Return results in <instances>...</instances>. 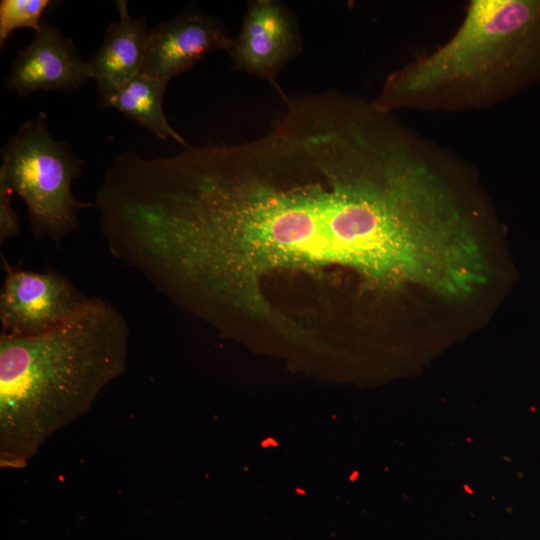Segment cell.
<instances>
[{
  "mask_svg": "<svg viewBox=\"0 0 540 540\" xmlns=\"http://www.w3.org/2000/svg\"><path fill=\"white\" fill-rule=\"evenodd\" d=\"M260 136L161 158L137 201L139 272L209 318L268 313L264 277L341 266L424 286L442 259L433 190L391 117L338 90L285 101Z\"/></svg>",
  "mask_w": 540,
  "mask_h": 540,
  "instance_id": "1",
  "label": "cell"
},
{
  "mask_svg": "<svg viewBox=\"0 0 540 540\" xmlns=\"http://www.w3.org/2000/svg\"><path fill=\"white\" fill-rule=\"evenodd\" d=\"M129 328L92 297L45 333L0 335V466L21 469L58 430L85 415L126 369Z\"/></svg>",
  "mask_w": 540,
  "mask_h": 540,
  "instance_id": "2",
  "label": "cell"
},
{
  "mask_svg": "<svg viewBox=\"0 0 540 540\" xmlns=\"http://www.w3.org/2000/svg\"><path fill=\"white\" fill-rule=\"evenodd\" d=\"M540 84V0H471L451 37L393 70L379 110L462 113L496 107Z\"/></svg>",
  "mask_w": 540,
  "mask_h": 540,
  "instance_id": "3",
  "label": "cell"
},
{
  "mask_svg": "<svg viewBox=\"0 0 540 540\" xmlns=\"http://www.w3.org/2000/svg\"><path fill=\"white\" fill-rule=\"evenodd\" d=\"M1 159L0 179L24 201L36 239L59 245L79 228V211L94 205L72 193L84 161L68 142L52 137L45 112L20 125L1 149Z\"/></svg>",
  "mask_w": 540,
  "mask_h": 540,
  "instance_id": "4",
  "label": "cell"
},
{
  "mask_svg": "<svg viewBox=\"0 0 540 540\" xmlns=\"http://www.w3.org/2000/svg\"><path fill=\"white\" fill-rule=\"evenodd\" d=\"M4 281L0 291L1 333H45L80 312L92 297L80 292L55 269L37 272L14 266L1 254Z\"/></svg>",
  "mask_w": 540,
  "mask_h": 540,
  "instance_id": "5",
  "label": "cell"
},
{
  "mask_svg": "<svg viewBox=\"0 0 540 540\" xmlns=\"http://www.w3.org/2000/svg\"><path fill=\"white\" fill-rule=\"evenodd\" d=\"M301 48L297 21L287 6L276 0H255L248 5L229 54L236 70L265 79L285 101L288 96L277 77Z\"/></svg>",
  "mask_w": 540,
  "mask_h": 540,
  "instance_id": "6",
  "label": "cell"
},
{
  "mask_svg": "<svg viewBox=\"0 0 540 540\" xmlns=\"http://www.w3.org/2000/svg\"><path fill=\"white\" fill-rule=\"evenodd\" d=\"M233 38L218 19L186 10L149 31L141 74L170 81L206 54L230 51Z\"/></svg>",
  "mask_w": 540,
  "mask_h": 540,
  "instance_id": "7",
  "label": "cell"
},
{
  "mask_svg": "<svg viewBox=\"0 0 540 540\" xmlns=\"http://www.w3.org/2000/svg\"><path fill=\"white\" fill-rule=\"evenodd\" d=\"M91 78L89 62L72 40L43 20L30 44L13 59L5 85L25 97L39 91L72 92Z\"/></svg>",
  "mask_w": 540,
  "mask_h": 540,
  "instance_id": "8",
  "label": "cell"
},
{
  "mask_svg": "<svg viewBox=\"0 0 540 540\" xmlns=\"http://www.w3.org/2000/svg\"><path fill=\"white\" fill-rule=\"evenodd\" d=\"M115 5L118 19L107 26L101 46L88 61L103 107L141 74L149 34L145 18L130 15L128 1L117 0Z\"/></svg>",
  "mask_w": 540,
  "mask_h": 540,
  "instance_id": "9",
  "label": "cell"
},
{
  "mask_svg": "<svg viewBox=\"0 0 540 540\" xmlns=\"http://www.w3.org/2000/svg\"><path fill=\"white\" fill-rule=\"evenodd\" d=\"M168 81L139 74L110 101L109 107L137 122L162 140L172 139L183 147L188 143L169 124L163 110Z\"/></svg>",
  "mask_w": 540,
  "mask_h": 540,
  "instance_id": "10",
  "label": "cell"
},
{
  "mask_svg": "<svg viewBox=\"0 0 540 540\" xmlns=\"http://www.w3.org/2000/svg\"><path fill=\"white\" fill-rule=\"evenodd\" d=\"M51 0H1L0 1V47L11 33L21 28H40L44 13L53 6Z\"/></svg>",
  "mask_w": 540,
  "mask_h": 540,
  "instance_id": "11",
  "label": "cell"
},
{
  "mask_svg": "<svg viewBox=\"0 0 540 540\" xmlns=\"http://www.w3.org/2000/svg\"><path fill=\"white\" fill-rule=\"evenodd\" d=\"M12 190L0 179V244L16 236L20 232V224L16 211L12 207Z\"/></svg>",
  "mask_w": 540,
  "mask_h": 540,
  "instance_id": "12",
  "label": "cell"
}]
</instances>
